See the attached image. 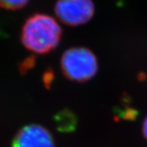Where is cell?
Listing matches in <instances>:
<instances>
[{
	"instance_id": "6da1fadb",
	"label": "cell",
	"mask_w": 147,
	"mask_h": 147,
	"mask_svg": "<svg viewBox=\"0 0 147 147\" xmlns=\"http://www.w3.org/2000/svg\"><path fill=\"white\" fill-rule=\"evenodd\" d=\"M62 34V29L54 17L36 12L29 16L22 25L20 39L30 52L45 55L59 46Z\"/></svg>"
},
{
	"instance_id": "7a4b0ae2",
	"label": "cell",
	"mask_w": 147,
	"mask_h": 147,
	"mask_svg": "<svg viewBox=\"0 0 147 147\" xmlns=\"http://www.w3.org/2000/svg\"><path fill=\"white\" fill-rule=\"evenodd\" d=\"M61 69L68 79L84 83L96 75L98 69L97 59L94 53L87 47H71L62 54Z\"/></svg>"
},
{
	"instance_id": "3957f363",
	"label": "cell",
	"mask_w": 147,
	"mask_h": 147,
	"mask_svg": "<svg viewBox=\"0 0 147 147\" xmlns=\"http://www.w3.org/2000/svg\"><path fill=\"white\" fill-rule=\"evenodd\" d=\"M54 12L65 25L79 26L92 20L95 14V5L92 0H57Z\"/></svg>"
},
{
	"instance_id": "277c9868",
	"label": "cell",
	"mask_w": 147,
	"mask_h": 147,
	"mask_svg": "<svg viewBox=\"0 0 147 147\" xmlns=\"http://www.w3.org/2000/svg\"><path fill=\"white\" fill-rule=\"evenodd\" d=\"M12 147H56L52 134L38 124L23 127L13 138Z\"/></svg>"
},
{
	"instance_id": "5b68a950",
	"label": "cell",
	"mask_w": 147,
	"mask_h": 147,
	"mask_svg": "<svg viewBox=\"0 0 147 147\" xmlns=\"http://www.w3.org/2000/svg\"><path fill=\"white\" fill-rule=\"evenodd\" d=\"M30 0H0V7L5 10L16 11L24 8Z\"/></svg>"
},
{
	"instance_id": "8992f818",
	"label": "cell",
	"mask_w": 147,
	"mask_h": 147,
	"mask_svg": "<svg viewBox=\"0 0 147 147\" xmlns=\"http://www.w3.org/2000/svg\"><path fill=\"white\" fill-rule=\"evenodd\" d=\"M143 133H144L145 137L147 139V117L146 118L144 124H143Z\"/></svg>"
}]
</instances>
